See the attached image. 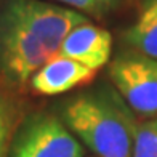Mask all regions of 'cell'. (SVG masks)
Wrapping results in <instances>:
<instances>
[{"instance_id": "cell-8", "label": "cell", "mask_w": 157, "mask_h": 157, "mask_svg": "<svg viewBox=\"0 0 157 157\" xmlns=\"http://www.w3.org/2000/svg\"><path fill=\"white\" fill-rule=\"evenodd\" d=\"M132 157H157V119H149L136 127Z\"/></svg>"}, {"instance_id": "cell-9", "label": "cell", "mask_w": 157, "mask_h": 157, "mask_svg": "<svg viewBox=\"0 0 157 157\" xmlns=\"http://www.w3.org/2000/svg\"><path fill=\"white\" fill-rule=\"evenodd\" d=\"M11 109L5 96L0 93V157H6L10 147V135H11Z\"/></svg>"}, {"instance_id": "cell-6", "label": "cell", "mask_w": 157, "mask_h": 157, "mask_svg": "<svg viewBox=\"0 0 157 157\" xmlns=\"http://www.w3.org/2000/svg\"><path fill=\"white\" fill-rule=\"evenodd\" d=\"M93 77L95 71L58 53L31 77L29 83L37 93L53 96L87 83Z\"/></svg>"}, {"instance_id": "cell-3", "label": "cell", "mask_w": 157, "mask_h": 157, "mask_svg": "<svg viewBox=\"0 0 157 157\" xmlns=\"http://www.w3.org/2000/svg\"><path fill=\"white\" fill-rule=\"evenodd\" d=\"M6 157H83V146L61 119L39 112L21 124Z\"/></svg>"}, {"instance_id": "cell-2", "label": "cell", "mask_w": 157, "mask_h": 157, "mask_svg": "<svg viewBox=\"0 0 157 157\" xmlns=\"http://www.w3.org/2000/svg\"><path fill=\"white\" fill-rule=\"evenodd\" d=\"M61 119L96 157H132L138 124L120 95L108 88L77 95L63 106Z\"/></svg>"}, {"instance_id": "cell-7", "label": "cell", "mask_w": 157, "mask_h": 157, "mask_svg": "<svg viewBox=\"0 0 157 157\" xmlns=\"http://www.w3.org/2000/svg\"><path fill=\"white\" fill-rule=\"evenodd\" d=\"M125 40L133 50L157 59V0H144L138 18L125 32Z\"/></svg>"}, {"instance_id": "cell-5", "label": "cell", "mask_w": 157, "mask_h": 157, "mask_svg": "<svg viewBox=\"0 0 157 157\" xmlns=\"http://www.w3.org/2000/svg\"><path fill=\"white\" fill-rule=\"evenodd\" d=\"M112 37L111 34L91 23L77 26L64 39L59 55L78 61L83 66L96 71L103 67L111 58Z\"/></svg>"}, {"instance_id": "cell-10", "label": "cell", "mask_w": 157, "mask_h": 157, "mask_svg": "<svg viewBox=\"0 0 157 157\" xmlns=\"http://www.w3.org/2000/svg\"><path fill=\"white\" fill-rule=\"evenodd\" d=\"M58 2L71 6L75 10L88 11V13H99L108 10L116 0H58Z\"/></svg>"}, {"instance_id": "cell-1", "label": "cell", "mask_w": 157, "mask_h": 157, "mask_svg": "<svg viewBox=\"0 0 157 157\" xmlns=\"http://www.w3.org/2000/svg\"><path fill=\"white\" fill-rule=\"evenodd\" d=\"M90 23L78 11L45 0H3L0 3V72L26 83L56 56L77 26Z\"/></svg>"}, {"instance_id": "cell-4", "label": "cell", "mask_w": 157, "mask_h": 157, "mask_svg": "<svg viewBox=\"0 0 157 157\" xmlns=\"http://www.w3.org/2000/svg\"><path fill=\"white\" fill-rule=\"evenodd\" d=\"M109 75L133 112L157 119V59L136 50L124 52L111 63Z\"/></svg>"}]
</instances>
